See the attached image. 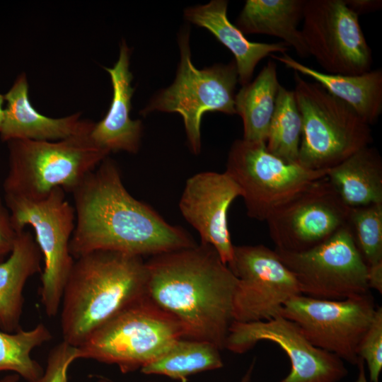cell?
Here are the masks:
<instances>
[{"instance_id": "6da1fadb", "label": "cell", "mask_w": 382, "mask_h": 382, "mask_svg": "<svg viewBox=\"0 0 382 382\" xmlns=\"http://www.w3.org/2000/svg\"><path fill=\"white\" fill-rule=\"evenodd\" d=\"M71 193L76 221L69 250L74 259L99 250L143 257L196 245L184 229L133 197L108 157Z\"/></svg>"}, {"instance_id": "7a4b0ae2", "label": "cell", "mask_w": 382, "mask_h": 382, "mask_svg": "<svg viewBox=\"0 0 382 382\" xmlns=\"http://www.w3.org/2000/svg\"><path fill=\"white\" fill-rule=\"evenodd\" d=\"M145 265L147 296L178 320L184 338L223 350L238 279L215 249L201 243L152 255Z\"/></svg>"}, {"instance_id": "3957f363", "label": "cell", "mask_w": 382, "mask_h": 382, "mask_svg": "<svg viewBox=\"0 0 382 382\" xmlns=\"http://www.w3.org/2000/svg\"><path fill=\"white\" fill-rule=\"evenodd\" d=\"M146 284L142 257L99 250L74 259L60 306L63 340L79 347L96 329L146 295Z\"/></svg>"}, {"instance_id": "277c9868", "label": "cell", "mask_w": 382, "mask_h": 382, "mask_svg": "<svg viewBox=\"0 0 382 382\" xmlns=\"http://www.w3.org/2000/svg\"><path fill=\"white\" fill-rule=\"evenodd\" d=\"M91 132L59 141H7L5 195L36 200L56 187L72 192L109 155L94 143Z\"/></svg>"}, {"instance_id": "5b68a950", "label": "cell", "mask_w": 382, "mask_h": 382, "mask_svg": "<svg viewBox=\"0 0 382 382\" xmlns=\"http://www.w3.org/2000/svg\"><path fill=\"white\" fill-rule=\"evenodd\" d=\"M181 338L178 320L146 294L96 329L78 347L79 359L116 365L127 374L152 362Z\"/></svg>"}, {"instance_id": "8992f818", "label": "cell", "mask_w": 382, "mask_h": 382, "mask_svg": "<svg viewBox=\"0 0 382 382\" xmlns=\"http://www.w3.org/2000/svg\"><path fill=\"white\" fill-rule=\"evenodd\" d=\"M294 80L302 118L298 163L328 170L373 141L370 125L347 103L296 71Z\"/></svg>"}, {"instance_id": "52a82bcc", "label": "cell", "mask_w": 382, "mask_h": 382, "mask_svg": "<svg viewBox=\"0 0 382 382\" xmlns=\"http://www.w3.org/2000/svg\"><path fill=\"white\" fill-rule=\"evenodd\" d=\"M62 187L53 189L40 199L4 196V202L17 232L30 226L42 255L40 301L48 317L58 313L63 289L74 259L69 243L75 228L73 205Z\"/></svg>"}, {"instance_id": "ba28073f", "label": "cell", "mask_w": 382, "mask_h": 382, "mask_svg": "<svg viewBox=\"0 0 382 382\" xmlns=\"http://www.w3.org/2000/svg\"><path fill=\"white\" fill-rule=\"evenodd\" d=\"M180 62L171 86L159 92L141 111L178 112L183 119L191 151L201 149L200 124L207 112L236 114L235 89L238 76L235 61L197 69L191 61L189 33L179 37Z\"/></svg>"}, {"instance_id": "9c48e42d", "label": "cell", "mask_w": 382, "mask_h": 382, "mask_svg": "<svg viewBox=\"0 0 382 382\" xmlns=\"http://www.w3.org/2000/svg\"><path fill=\"white\" fill-rule=\"evenodd\" d=\"M241 188L247 214L267 221L328 170H313L287 163L269 152L264 143L236 140L229 151L225 171Z\"/></svg>"}, {"instance_id": "30bf717a", "label": "cell", "mask_w": 382, "mask_h": 382, "mask_svg": "<svg viewBox=\"0 0 382 382\" xmlns=\"http://www.w3.org/2000/svg\"><path fill=\"white\" fill-rule=\"evenodd\" d=\"M294 275L302 295L342 300L370 293L368 267L348 224L317 246L303 252L274 249Z\"/></svg>"}, {"instance_id": "8fae6325", "label": "cell", "mask_w": 382, "mask_h": 382, "mask_svg": "<svg viewBox=\"0 0 382 382\" xmlns=\"http://www.w3.org/2000/svg\"><path fill=\"white\" fill-rule=\"evenodd\" d=\"M376 310L370 293L342 300L299 294L284 303L279 315L296 323L316 347L357 366L360 342Z\"/></svg>"}, {"instance_id": "7c38bea8", "label": "cell", "mask_w": 382, "mask_h": 382, "mask_svg": "<svg viewBox=\"0 0 382 382\" xmlns=\"http://www.w3.org/2000/svg\"><path fill=\"white\" fill-rule=\"evenodd\" d=\"M302 21L309 55L325 73L358 75L371 70L372 52L359 16L345 0H306Z\"/></svg>"}, {"instance_id": "4fadbf2b", "label": "cell", "mask_w": 382, "mask_h": 382, "mask_svg": "<svg viewBox=\"0 0 382 382\" xmlns=\"http://www.w3.org/2000/svg\"><path fill=\"white\" fill-rule=\"evenodd\" d=\"M228 267L238 279L233 321L270 320L279 315L289 299L301 294L293 273L275 250L265 245H234Z\"/></svg>"}, {"instance_id": "5bb4252c", "label": "cell", "mask_w": 382, "mask_h": 382, "mask_svg": "<svg viewBox=\"0 0 382 382\" xmlns=\"http://www.w3.org/2000/svg\"><path fill=\"white\" fill-rule=\"evenodd\" d=\"M261 341L277 344L289 359V373L277 382H338L348 374L344 361L313 345L296 323L280 315L264 321H233L224 349L243 354Z\"/></svg>"}, {"instance_id": "9a60e30c", "label": "cell", "mask_w": 382, "mask_h": 382, "mask_svg": "<svg viewBox=\"0 0 382 382\" xmlns=\"http://www.w3.org/2000/svg\"><path fill=\"white\" fill-rule=\"evenodd\" d=\"M349 209L325 176L266 221L275 249L303 252L325 242L346 226Z\"/></svg>"}, {"instance_id": "2e32d148", "label": "cell", "mask_w": 382, "mask_h": 382, "mask_svg": "<svg viewBox=\"0 0 382 382\" xmlns=\"http://www.w3.org/2000/svg\"><path fill=\"white\" fill-rule=\"evenodd\" d=\"M241 195L239 186L226 172H202L187 180L179 202L181 214L198 231L201 243L212 246L227 265L232 261L234 249L228 210Z\"/></svg>"}, {"instance_id": "e0dca14e", "label": "cell", "mask_w": 382, "mask_h": 382, "mask_svg": "<svg viewBox=\"0 0 382 382\" xmlns=\"http://www.w3.org/2000/svg\"><path fill=\"white\" fill-rule=\"evenodd\" d=\"M6 105L0 131L3 141L13 139L59 141L90 132L94 122L81 120L80 113L61 118L38 112L30 102L26 75H19L4 95Z\"/></svg>"}, {"instance_id": "ac0fdd59", "label": "cell", "mask_w": 382, "mask_h": 382, "mask_svg": "<svg viewBox=\"0 0 382 382\" xmlns=\"http://www.w3.org/2000/svg\"><path fill=\"white\" fill-rule=\"evenodd\" d=\"M130 50L123 41L113 67L104 69L109 74L113 94L110 108L100 122L93 125L90 136L94 143L108 154L125 151H138L142 134V124L130 118L131 99L134 89L129 71Z\"/></svg>"}, {"instance_id": "d6986e66", "label": "cell", "mask_w": 382, "mask_h": 382, "mask_svg": "<svg viewBox=\"0 0 382 382\" xmlns=\"http://www.w3.org/2000/svg\"><path fill=\"white\" fill-rule=\"evenodd\" d=\"M227 7V1L213 0L205 5L186 8L184 15L188 21L207 29L231 51L235 57L238 82L244 86L251 81L255 69L262 59L274 53H286L289 47L282 42L266 43L248 40L229 21Z\"/></svg>"}, {"instance_id": "ffe728a7", "label": "cell", "mask_w": 382, "mask_h": 382, "mask_svg": "<svg viewBox=\"0 0 382 382\" xmlns=\"http://www.w3.org/2000/svg\"><path fill=\"white\" fill-rule=\"evenodd\" d=\"M287 68L312 78L328 93L350 106L368 125L376 123L382 112V70L358 75L332 74L317 71L286 53L270 55Z\"/></svg>"}, {"instance_id": "44dd1931", "label": "cell", "mask_w": 382, "mask_h": 382, "mask_svg": "<svg viewBox=\"0 0 382 382\" xmlns=\"http://www.w3.org/2000/svg\"><path fill=\"white\" fill-rule=\"evenodd\" d=\"M42 255L29 231L18 233L8 257L0 262V329L14 332L21 329L23 289L28 279L42 272Z\"/></svg>"}, {"instance_id": "7402d4cb", "label": "cell", "mask_w": 382, "mask_h": 382, "mask_svg": "<svg viewBox=\"0 0 382 382\" xmlns=\"http://www.w3.org/2000/svg\"><path fill=\"white\" fill-rule=\"evenodd\" d=\"M306 0H247L236 26L243 34H265L282 40L301 58L309 53L298 28Z\"/></svg>"}, {"instance_id": "603a6c76", "label": "cell", "mask_w": 382, "mask_h": 382, "mask_svg": "<svg viewBox=\"0 0 382 382\" xmlns=\"http://www.w3.org/2000/svg\"><path fill=\"white\" fill-rule=\"evenodd\" d=\"M326 178L349 208L382 203V158L374 147L359 149L328 170Z\"/></svg>"}, {"instance_id": "cb8c5ba5", "label": "cell", "mask_w": 382, "mask_h": 382, "mask_svg": "<svg viewBox=\"0 0 382 382\" xmlns=\"http://www.w3.org/2000/svg\"><path fill=\"white\" fill-rule=\"evenodd\" d=\"M280 85L277 64L270 59L253 81L236 94L235 109L243 120L244 140L266 143Z\"/></svg>"}, {"instance_id": "d4e9b609", "label": "cell", "mask_w": 382, "mask_h": 382, "mask_svg": "<svg viewBox=\"0 0 382 382\" xmlns=\"http://www.w3.org/2000/svg\"><path fill=\"white\" fill-rule=\"evenodd\" d=\"M220 351L209 342L181 338L140 371L146 375L165 376L187 382L192 375L222 368Z\"/></svg>"}, {"instance_id": "484cf974", "label": "cell", "mask_w": 382, "mask_h": 382, "mask_svg": "<svg viewBox=\"0 0 382 382\" xmlns=\"http://www.w3.org/2000/svg\"><path fill=\"white\" fill-rule=\"evenodd\" d=\"M52 334L42 323L14 332L0 329V372L11 371L28 382L38 379L44 369L31 357L32 351L50 341Z\"/></svg>"}, {"instance_id": "4316f807", "label": "cell", "mask_w": 382, "mask_h": 382, "mask_svg": "<svg viewBox=\"0 0 382 382\" xmlns=\"http://www.w3.org/2000/svg\"><path fill=\"white\" fill-rule=\"evenodd\" d=\"M301 132L294 93L280 85L265 143L267 151L287 163H298Z\"/></svg>"}, {"instance_id": "83f0119b", "label": "cell", "mask_w": 382, "mask_h": 382, "mask_svg": "<svg viewBox=\"0 0 382 382\" xmlns=\"http://www.w3.org/2000/svg\"><path fill=\"white\" fill-rule=\"evenodd\" d=\"M348 226L366 265H382V203L350 208Z\"/></svg>"}, {"instance_id": "f1b7e54d", "label": "cell", "mask_w": 382, "mask_h": 382, "mask_svg": "<svg viewBox=\"0 0 382 382\" xmlns=\"http://www.w3.org/2000/svg\"><path fill=\"white\" fill-rule=\"evenodd\" d=\"M359 358L366 364L369 382H378L382 370V308L377 306L374 318L358 349Z\"/></svg>"}, {"instance_id": "f546056e", "label": "cell", "mask_w": 382, "mask_h": 382, "mask_svg": "<svg viewBox=\"0 0 382 382\" xmlns=\"http://www.w3.org/2000/svg\"><path fill=\"white\" fill-rule=\"evenodd\" d=\"M76 359L78 347L62 340L50 351L42 375L31 382H69V368Z\"/></svg>"}, {"instance_id": "4dcf8cb0", "label": "cell", "mask_w": 382, "mask_h": 382, "mask_svg": "<svg viewBox=\"0 0 382 382\" xmlns=\"http://www.w3.org/2000/svg\"><path fill=\"white\" fill-rule=\"evenodd\" d=\"M5 202L0 197V262L12 251L18 233Z\"/></svg>"}, {"instance_id": "1f68e13d", "label": "cell", "mask_w": 382, "mask_h": 382, "mask_svg": "<svg viewBox=\"0 0 382 382\" xmlns=\"http://www.w3.org/2000/svg\"><path fill=\"white\" fill-rule=\"evenodd\" d=\"M345 1L358 16L378 11L382 7L381 0H345Z\"/></svg>"}, {"instance_id": "d6a6232c", "label": "cell", "mask_w": 382, "mask_h": 382, "mask_svg": "<svg viewBox=\"0 0 382 382\" xmlns=\"http://www.w3.org/2000/svg\"><path fill=\"white\" fill-rule=\"evenodd\" d=\"M255 358H254L238 382H252L253 376L255 368Z\"/></svg>"}, {"instance_id": "836d02e7", "label": "cell", "mask_w": 382, "mask_h": 382, "mask_svg": "<svg viewBox=\"0 0 382 382\" xmlns=\"http://www.w3.org/2000/svg\"><path fill=\"white\" fill-rule=\"evenodd\" d=\"M358 367V374L354 382H369L364 368V362L361 359L357 364Z\"/></svg>"}, {"instance_id": "e575fe53", "label": "cell", "mask_w": 382, "mask_h": 382, "mask_svg": "<svg viewBox=\"0 0 382 382\" xmlns=\"http://www.w3.org/2000/svg\"><path fill=\"white\" fill-rule=\"evenodd\" d=\"M21 377L16 374H11L0 379V382H18Z\"/></svg>"}, {"instance_id": "d590c367", "label": "cell", "mask_w": 382, "mask_h": 382, "mask_svg": "<svg viewBox=\"0 0 382 382\" xmlns=\"http://www.w3.org/2000/svg\"><path fill=\"white\" fill-rule=\"evenodd\" d=\"M4 96L0 94V131L3 125L4 118V108L3 107L4 103Z\"/></svg>"}, {"instance_id": "8d00e7d4", "label": "cell", "mask_w": 382, "mask_h": 382, "mask_svg": "<svg viewBox=\"0 0 382 382\" xmlns=\"http://www.w3.org/2000/svg\"><path fill=\"white\" fill-rule=\"evenodd\" d=\"M93 382H115V381L105 376H97V378Z\"/></svg>"}]
</instances>
